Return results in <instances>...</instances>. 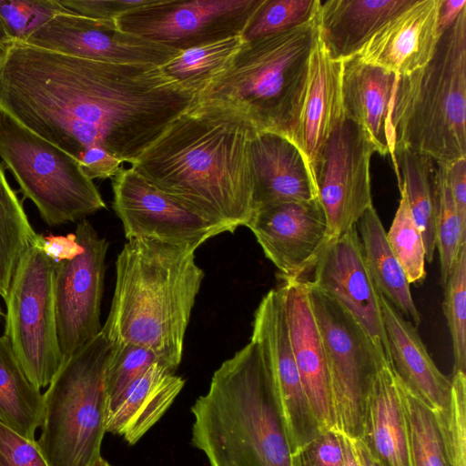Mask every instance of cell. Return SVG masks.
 Returning <instances> with one entry per match:
<instances>
[{
	"label": "cell",
	"instance_id": "obj_1",
	"mask_svg": "<svg viewBox=\"0 0 466 466\" xmlns=\"http://www.w3.org/2000/svg\"><path fill=\"white\" fill-rule=\"evenodd\" d=\"M197 100L161 66L0 50V109L76 160L98 146L131 164Z\"/></svg>",
	"mask_w": 466,
	"mask_h": 466
},
{
	"label": "cell",
	"instance_id": "obj_2",
	"mask_svg": "<svg viewBox=\"0 0 466 466\" xmlns=\"http://www.w3.org/2000/svg\"><path fill=\"white\" fill-rule=\"evenodd\" d=\"M257 132L240 108L198 99L130 165L189 210L235 231L255 210L251 142Z\"/></svg>",
	"mask_w": 466,
	"mask_h": 466
},
{
	"label": "cell",
	"instance_id": "obj_3",
	"mask_svg": "<svg viewBox=\"0 0 466 466\" xmlns=\"http://www.w3.org/2000/svg\"><path fill=\"white\" fill-rule=\"evenodd\" d=\"M204 276L193 249L127 240L116 258L115 291L101 331L111 345L144 347L175 371Z\"/></svg>",
	"mask_w": 466,
	"mask_h": 466
},
{
	"label": "cell",
	"instance_id": "obj_4",
	"mask_svg": "<svg viewBox=\"0 0 466 466\" xmlns=\"http://www.w3.org/2000/svg\"><path fill=\"white\" fill-rule=\"evenodd\" d=\"M191 412L192 445L209 466H291L274 380L255 341L219 366Z\"/></svg>",
	"mask_w": 466,
	"mask_h": 466
},
{
	"label": "cell",
	"instance_id": "obj_5",
	"mask_svg": "<svg viewBox=\"0 0 466 466\" xmlns=\"http://www.w3.org/2000/svg\"><path fill=\"white\" fill-rule=\"evenodd\" d=\"M391 122L394 146L444 164L466 158V7L424 66L397 76Z\"/></svg>",
	"mask_w": 466,
	"mask_h": 466
},
{
	"label": "cell",
	"instance_id": "obj_6",
	"mask_svg": "<svg viewBox=\"0 0 466 466\" xmlns=\"http://www.w3.org/2000/svg\"><path fill=\"white\" fill-rule=\"evenodd\" d=\"M110 349L100 331L61 365L43 394L41 433L35 441L49 466H90L101 455Z\"/></svg>",
	"mask_w": 466,
	"mask_h": 466
},
{
	"label": "cell",
	"instance_id": "obj_7",
	"mask_svg": "<svg viewBox=\"0 0 466 466\" xmlns=\"http://www.w3.org/2000/svg\"><path fill=\"white\" fill-rule=\"evenodd\" d=\"M317 35L316 15L290 30L246 41L231 66L198 99L229 103L245 112L258 131L279 133Z\"/></svg>",
	"mask_w": 466,
	"mask_h": 466
},
{
	"label": "cell",
	"instance_id": "obj_8",
	"mask_svg": "<svg viewBox=\"0 0 466 466\" xmlns=\"http://www.w3.org/2000/svg\"><path fill=\"white\" fill-rule=\"evenodd\" d=\"M0 157L49 226L106 208L79 162L0 109Z\"/></svg>",
	"mask_w": 466,
	"mask_h": 466
},
{
	"label": "cell",
	"instance_id": "obj_9",
	"mask_svg": "<svg viewBox=\"0 0 466 466\" xmlns=\"http://www.w3.org/2000/svg\"><path fill=\"white\" fill-rule=\"evenodd\" d=\"M43 239L38 235L22 256L5 300L4 335L38 389L47 387L62 365L55 304L56 262L44 251Z\"/></svg>",
	"mask_w": 466,
	"mask_h": 466
},
{
	"label": "cell",
	"instance_id": "obj_10",
	"mask_svg": "<svg viewBox=\"0 0 466 466\" xmlns=\"http://www.w3.org/2000/svg\"><path fill=\"white\" fill-rule=\"evenodd\" d=\"M309 299L323 344L336 431L361 439L366 398L379 370L388 364L360 323L308 280Z\"/></svg>",
	"mask_w": 466,
	"mask_h": 466
},
{
	"label": "cell",
	"instance_id": "obj_11",
	"mask_svg": "<svg viewBox=\"0 0 466 466\" xmlns=\"http://www.w3.org/2000/svg\"><path fill=\"white\" fill-rule=\"evenodd\" d=\"M264 0H161L114 20L127 34L177 51L242 35Z\"/></svg>",
	"mask_w": 466,
	"mask_h": 466
},
{
	"label": "cell",
	"instance_id": "obj_12",
	"mask_svg": "<svg viewBox=\"0 0 466 466\" xmlns=\"http://www.w3.org/2000/svg\"><path fill=\"white\" fill-rule=\"evenodd\" d=\"M80 252L56 263L55 304L62 364L101 331L100 308L108 243L86 219L76 226Z\"/></svg>",
	"mask_w": 466,
	"mask_h": 466
},
{
	"label": "cell",
	"instance_id": "obj_13",
	"mask_svg": "<svg viewBox=\"0 0 466 466\" xmlns=\"http://www.w3.org/2000/svg\"><path fill=\"white\" fill-rule=\"evenodd\" d=\"M373 152L363 130L348 119L332 132L320 152L314 181L329 241L356 227L372 206L370 165Z\"/></svg>",
	"mask_w": 466,
	"mask_h": 466
},
{
	"label": "cell",
	"instance_id": "obj_14",
	"mask_svg": "<svg viewBox=\"0 0 466 466\" xmlns=\"http://www.w3.org/2000/svg\"><path fill=\"white\" fill-rule=\"evenodd\" d=\"M112 188L113 208L127 240L154 239L196 250L211 238L234 232L189 210L131 167L116 173Z\"/></svg>",
	"mask_w": 466,
	"mask_h": 466
},
{
	"label": "cell",
	"instance_id": "obj_15",
	"mask_svg": "<svg viewBox=\"0 0 466 466\" xmlns=\"http://www.w3.org/2000/svg\"><path fill=\"white\" fill-rule=\"evenodd\" d=\"M341 67L342 62L330 56L318 30L279 133L299 149L313 181L315 167L326 141L345 120Z\"/></svg>",
	"mask_w": 466,
	"mask_h": 466
},
{
	"label": "cell",
	"instance_id": "obj_16",
	"mask_svg": "<svg viewBox=\"0 0 466 466\" xmlns=\"http://www.w3.org/2000/svg\"><path fill=\"white\" fill-rule=\"evenodd\" d=\"M251 340L260 348L271 372L291 453L322 431L296 365L280 288L269 290L254 315Z\"/></svg>",
	"mask_w": 466,
	"mask_h": 466
},
{
	"label": "cell",
	"instance_id": "obj_17",
	"mask_svg": "<svg viewBox=\"0 0 466 466\" xmlns=\"http://www.w3.org/2000/svg\"><path fill=\"white\" fill-rule=\"evenodd\" d=\"M246 227L284 282L305 279L329 242L326 217L318 198L261 207Z\"/></svg>",
	"mask_w": 466,
	"mask_h": 466
},
{
	"label": "cell",
	"instance_id": "obj_18",
	"mask_svg": "<svg viewBox=\"0 0 466 466\" xmlns=\"http://www.w3.org/2000/svg\"><path fill=\"white\" fill-rule=\"evenodd\" d=\"M63 55L116 64L162 66L179 51L119 30L114 21L70 11L55 15L24 42Z\"/></svg>",
	"mask_w": 466,
	"mask_h": 466
},
{
	"label": "cell",
	"instance_id": "obj_19",
	"mask_svg": "<svg viewBox=\"0 0 466 466\" xmlns=\"http://www.w3.org/2000/svg\"><path fill=\"white\" fill-rule=\"evenodd\" d=\"M309 282L337 300L363 328L380 355L390 362L379 293L372 281L356 227L331 239Z\"/></svg>",
	"mask_w": 466,
	"mask_h": 466
},
{
	"label": "cell",
	"instance_id": "obj_20",
	"mask_svg": "<svg viewBox=\"0 0 466 466\" xmlns=\"http://www.w3.org/2000/svg\"><path fill=\"white\" fill-rule=\"evenodd\" d=\"M279 288L304 390L322 431L336 430L329 372L309 299L308 280L287 281Z\"/></svg>",
	"mask_w": 466,
	"mask_h": 466
},
{
	"label": "cell",
	"instance_id": "obj_21",
	"mask_svg": "<svg viewBox=\"0 0 466 466\" xmlns=\"http://www.w3.org/2000/svg\"><path fill=\"white\" fill-rule=\"evenodd\" d=\"M441 1L415 0L383 25L358 56L397 76L421 68L433 56L441 36L438 29Z\"/></svg>",
	"mask_w": 466,
	"mask_h": 466
},
{
	"label": "cell",
	"instance_id": "obj_22",
	"mask_svg": "<svg viewBox=\"0 0 466 466\" xmlns=\"http://www.w3.org/2000/svg\"><path fill=\"white\" fill-rule=\"evenodd\" d=\"M341 62L345 119L354 122L363 130L375 152L381 156L390 155L393 159L391 116L397 75L365 63L358 55Z\"/></svg>",
	"mask_w": 466,
	"mask_h": 466
},
{
	"label": "cell",
	"instance_id": "obj_23",
	"mask_svg": "<svg viewBox=\"0 0 466 466\" xmlns=\"http://www.w3.org/2000/svg\"><path fill=\"white\" fill-rule=\"evenodd\" d=\"M390 362L400 383L424 401L438 416L450 406L451 380L431 358L417 328L379 294Z\"/></svg>",
	"mask_w": 466,
	"mask_h": 466
},
{
	"label": "cell",
	"instance_id": "obj_24",
	"mask_svg": "<svg viewBox=\"0 0 466 466\" xmlns=\"http://www.w3.org/2000/svg\"><path fill=\"white\" fill-rule=\"evenodd\" d=\"M251 160L255 210L272 204L318 198L301 152L283 135L258 131L251 142Z\"/></svg>",
	"mask_w": 466,
	"mask_h": 466
},
{
	"label": "cell",
	"instance_id": "obj_25",
	"mask_svg": "<svg viewBox=\"0 0 466 466\" xmlns=\"http://www.w3.org/2000/svg\"><path fill=\"white\" fill-rule=\"evenodd\" d=\"M360 440L379 466H413L401 389L389 363L369 390Z\"/></svg>",
	"mask_w": 466,
	"mask_h": 466
},
{
	"label": "cell",
	"instance_id": "obj_26",
	"mask_svg": "<svg viewBox=\"0 0 466 466\" xmlns=\"http://www.w3.org/2000/svg\"><path fill=\"white\" fill-rule=\"evenodd\" d=\"M184 385V379L166 365L152 364L107 409L106 431L136 444L166 413Z\"/></svg>",
	"mask_w": 466,
	"mask_h": 466
},
{
	"label": "cell",
	"instance_id": "obj_27",
	"mask_svg": "<svg viewBox=\"0 0 466 466\" xmlns=\"http://www.w3.org/2000/svg\"><path fill=\"white\" fill-rule=\"evenodd\" d=\"M415 0L320 1L317 14L320 39L337 60L358 55L371 36Z\"/></svg>",
	"mask_w": 466,
	"mask_h": 466
},
{
	"label": "cell",
	"instance_id": "obj_28",
	"mask_svg": "<svg viewBox=\"0 0 466 466\" xmlns=\"http://www.w3.org/2000/svg\"><path fill=\"white\" fill-rule=\"evenodd\" d=\"M367 268L379 294L415 328L421 317L413 301L410 283L391 251L386 231L373 205L356 224Z\"/></svg>",
	"mask_w": 466,
	"mask_h": 466
},
{
	"label": "cell",
	"instance_id": "obj_29",
	"mask_svg": "<svg viewBox=\"0 0 466 466\" xmlns=\"http://www.w3.org/2000/svg\"><path fill=\"white\" fill-rule=\"evenodd\" d=\"M393 166L399 187L405 190L412 218L421 233L426 260L431 262L436 251V162L426 155L394 146Z\"/></svg>",
	"mask_w": 466,
	"mask_h": 466
},
{
	"label": "cell",
	"instance_id": "obj_30",
	"mask_svg": "<svg viewBox=\"0 0 466 466\" xmlns=\"http://www.w3.org/2000/svg\"><path fill=\"white\" fill-rule=\"evenodd\" d=\"M44 411L43 394L25 375L9 340L0 336V420L35 441Z\"/></svg>",
	"mask_w": 466,
	"mask_h": 466
},
{
	"label": "cell",
	"instance_id": "obj_31",
	"mask_svg": "<svg viewBox=\"0 0 466 466\" xmlns=\"http://www.w3.org/2000/svg\"><path fill=\"white\" fill-rule=\"evenodd\" d=\"M246 40L235 35L180 51L161 66L183 88L198 96L233 64Z\"/></svg>",
	"mask_w": 466,
	"mask_h": 466
},
{
	"label": "cell",
	"instance_id": "obj_32",
	"mask_svg": "<svg viewBox=\"0 0 466 466\" xmlns=\"http://www.w3.org/2000/svg\"><path fill=\"white\" fill-rule=\"evenodd\" d=\"M38 235L0 163V296L5 300L22 256Z\"/></svg>",
	"mask_w": 466,
	"mask_h": 466
},
{
	"label": "cell",
	"instance_id": "obj_33",
	"mask_svg": "<svg viewBox=\"0 0 466 466\" xmlns=\"http://www.w3.org/2000/svg\"><path fill=\"white\" fill-rule=\"evenodd\" d=\"M399 382L409 423L413 466H451L435 412Z\"/></svg>",
	"mask_w": 466,
	"mask_h": 466
},
{
	"label": "cell",
	"instance_id": "obj_34",
	"mask_svg": "<svg viewBox=\"0 0 466 466\" xmlns=\"http://www.w3.org/2000/svg\"><path fill=\"white\" fill-rule=\"evenodd\" d=\"M435 239L441 265V282L444 286L461 245L466 242V226L453 200L448 179L447 164L436 162Z\"/></svg>",
	"mask_w": 466,
	"mask_h": 466
},
{
	"label": "cell",
	"instance_id": "obj_35",
	"mask_svg": "<svg viewBox=\"0 0 466 466\" xmlns=\"http://www.w3.org/2000/svg\"><path fill=\"white\" fill-rule=\"evenodd\" d=\"M399 188V207L386 237L409 283L420 284L426 278L424 242L412 218L405 190L402 187Z\"/></svg>",
	"mask_w": 466,
	"mask_h": 466
},
{
	"label": "cell",
	"instance_id": "obj_36",
	"mask_svg": "<svg viewBox=\"0 0 466 466\" xmlns=\"http://www.w3.org/2000/svg\"><path fill=\"white\" fill-rule=\"evenodd\" d=\"M443 313L450 330L453 357V371L466 370V242L457 255L443 286Z\"/></svg>",
	"mask_w": 466,
	"mask_h": 466
},
{
	"label": "cell",
	"instance_id": "obj_37",
	"mask_svg": "<svg viewBox=\"0 0 466 466\" xmlns=\"http://www.w3.org/2000/svg\"><path fill=\"white\" fill-rule=\"evenodd\" d=\"M320 0H264L242 36L252 41L301 25L318 13Z\"/></svg>",
	"mask_w": 466,
	"mask_h": 466
},
{
	"label": "cell",
	"instance_id": "obj_38",
	"mask_svg": "<svg viewBox=\"0 0 466 466\" xmlns=\"http://www.w3.org/2000/svg\"><path fill=\"white\" fill-rule=\"evenodd\" d=\"M157 362L164 364L153 351L144 347L133 344L111 345L105 370L107 409L135 379Z\"/></svg>",
	"mask_w": 466,
	"mask_h": 466
},
{
	"label": "cell",
	"instance_id": "obj_39",
	"mask_svg": "<svg viewBox=\"0 0 466 466\" xmlns=\"http://www.w3.org/2000/svg\"><path fill=\"white\" fill-rule=\"evenodd\" d=\"M66 12L58 0H0V21L12 41L25 42L55 15Z\"/></svg>",
	"mask_w": 466,
	"mask_h": 466
},
{
	"label": "cell",
	"instance_id": "obj_40",
	"mask_svg": "<svg viewBox=\"0 0 466 466\" xmlns=\"http://www.w3.org/2000/svg\"><path fill=\"white\" fill-rule=\"evenodd\" d=\"M448 411L437 416L451 466H466V377L453 371ZM436 414V413H435Z\"/></svg>",
	"mask_w": 466,
	"mask_h": 466
},
{
	"label": "cell",
	"instance_id": "obj_41",
	"mask_svg": "<svg viewBox=\"0 0 466 466\" xmlns=\"http://www.w3.org/2000/svg\"><path fill=\"white\" fill-rule=\"evenodd\" d=\"M0 466H49L36 441L29 440L0 420Z\"/></svg>",
	"mask_w": 466,
	"mask_h": 466
},
{
	"label": "cell",
	"instance_id": "obj_42",
	"mask_svg": "<svg viewBox=\"0 0 466 466\" xmlns=\"http://www.w3.org/2000/svg\"><path fill=\"white\" fill-rule=\"evenodd\" d=\"M68 11L89 18L114 21L161 0H58Z\"/></svg>",
	"mask_w": 466,
	"mask_h": 466
},
{
	"label": "cell",
	"instance_id": "obj_43",
	"mask_svg": "<svg viewBox=\"0 0 466 466\" xmlns=\"http://www.w3.org/2000/svg\"><path fill=\"white\" fill-rule=\"evenodd\" d=\"M309 466H345L340 433L327 430L297 452Z\"/></svg>",
	"mask_w": 466,
	"mask_h": 466
},
{
	"label": "cell",
	"instance_id": "obj_44",
	"mask_svg": "<svg viewBox=\"0 0 466 466\" xmlns=\"http://www.w3.org/2000/svg\"><path fill=\"white\" fill-rule=\"evenodd\" d=\"M77 161L91 180L113 178L121 169L123 163L121 159L98 146L86 148Z\"/></svg>",
	"mask_w": 466,
	"mask_h": 466
},
{
	"label": "cell",
	"instance_id": "obj_45",
	"mask_svg": "<svg viewBox=\"0 0 466 466\" xmlns=\"http://www.w3.org/2000/svg\"><path fill=\"white\" fill-rule=\"evenodd\" d=\"M447 179L460 218L466 226V158L447 164Z\"/></svg>",
	"mask_w": 466,
	"mask_h": 466
},
{
	"label": "cell",
	"instance_id": "obj_46",
	"mask_svg": "<svg viewBox=\"0 0 466 466\" xmlns=\"http://www.w3.org/2000/svg\"><path fill=\"white\" fill-rule=\"evenodd\" d=\"M42 248L46 254L56 263L76 256L81 250L75 233L66 236L44 237Z\"/></svg>",
	"mask_w": 466,
	"mask_h": 466
},
{
	"label": "cell",
	"instance_id": "obj_47",
	"mask_svg": "<svg viewBox=\"0 0 466 466\" xmlns=\"http://www.w3.org/2000/svg\"><path fill=\"white\" fill-rule=\"evenodd\" d=\"M466 7L465 0H441L438 14V29L441 35L447 31Z\"/></svg>",
	"mask_w": 466,
	"mask_h": 466
},
{
	"label": "cell",
	"instance_id": "obj_48",
	"mask_svg": "<svg viewBox=\"0 0 466 466\" xmlns=\"http://www.w3.org/2000/svg\"><path fill=\"white\" fill-rule=\"evenodd\" d=\"M340 438H341V443H342L343 453H344V465L345 466H361L358 460V457H357V454H356V451H355V449H354V446L352 443V440L342 433H340Z\"/></svg>",
	"mask_w": 466,
	"mask_h": 466
},
{
	"label": "cell",
	"instance_id": "obj_49",
	"mask_svg": "<svg viewBox=\"0 0 466 466\" xmlns=\"http://www.w3.org/2000/svg\"><path fill=\"white\" fill-rule=\"evenodd\" d=\"M361 466H379L360 439H351Z\"/></svg>",
	"mask_w": 466,
	"mask_h": 466
},
{
	"label": "cell",
	"instance_id": "obj_50",
	"mask_svg": "<svg viewBox=\"0 0 466 466\" xmlns=\"http://www.w3.org/2000/svg\"><path fill=\"white\" fill-rule=\"evenodd\" d=\"M12 39L7 35L2 22L0 21V50L10 44Z\"/></svg>",
	"mask_w": 466,
	"mask_h": 466
},
{
	"label": "cell",
	"instance_id": "obj_51",
	"mask_svg": "<svg viewBox=\"0 0 466 466\" xmlns=\"http://www.w3.org/2000/svg\"><path fill=\"white\" fill-rule=\"evenodd\" d=\"M291 466H309L301 459L298 453H293L291 456Z\"/></svg>",
	"mask_w": 466,
	"mask_h": 466
},
{
	"label": "cell",
	"instance_id": "obj_52",
	"mask_svg": "<svg viewBox=\"0 0 466 466\" xmlns=\"http://www.w3.org/2000/svg\"><path fill=\"white\" fill-rule=\"evenodd\" d=\"M90 466H111L101 455L97 457Z\"/></svg>",
	"mask_w": 466,
	"mask_h": 466
},
{
	"label": "cell",
	"instance_id": "obj_53",
	"mask_svg": "<svg viewBox=\"0 0 466 466\" xmlns=\"http://www.w3.org/2000/svg\"><path fill=\"white\" fill-rule=\"evenodd\" d=\"M0 314H1V310H0Z\"/></svg>",
	"mask_w": 466,
	"mask_h": 466
}]
</instances>
